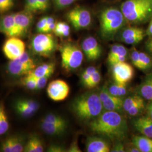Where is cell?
<instances>
[{
    "label": "cell",
    "mask_w": 152,
    "mask_h": 152,
    "mask_svg": "<svg viewBox=\"0 0 152 152\" xmlns=\"http://www.w3.org/2000/svg\"><path fill=\"white\" fill-rule=\"evenodd\" d=\"M112 74L115 82L127 84L133 78L134 70L132 65L124 61L112 65Z\"/></svg>",
    "instance_id": "cell-14"
},
{
    "label": "cell",
    "mask_w": 152,
    "mask_h": 152,
    "mask_svg": "<svg viewBox=\"0 0 152 152\" xmlns=\"http://www.w3.org/2000/svg\"><path fill=\"white\" fill-rule=\"evenodd\" d=\"M47 152H67L65 147L58 144H52L49 145Z\"/></svg>",
    "instance_id": "cell-41"
},
{
    "label": "cell",
    "mask_w": 152,
    "mask_h": 152,
    "mask_svg": "<svg viewBox=\"0 0 152 152\" xmlns=\"http://www.w3.org/2000/svg\"><path fill=\"white\" fill-rule=\"evenodd\" d=\"M15 27V13L5 15L0 18V32L7 37H14Z\"/></svg>",
    "instance_id": "cell-20"
},
{
    "label": "cell",
    "mask_w": 152,
    "mask_h": 152,
    "mask_svg": "<svg viewBox=\"0 0 152 152\" xmlns=\"http://www.w3.org/2000/svg\"><path fill=\"white\" fill-rule=\"evenodd\" d=\"M126 151L130 152H140L137 147H135L134 144L132 147H130Z\"/></svg>",
    "instance_id": "cell-50"
},
{
    "label": "cell",
    "mask_w": 152,
    "mask_h": 152,
    "mask_svg": "<svg viewBox=\"0 0 152 152\" xmlns=\"http://www.w3.org/2000/svg\"><path fill=\"white\" fill-rule=\"evenodd\" d=\"M121 10L128 22H145L152 15V0H126L121 5Z\"/></svg>",
    "instance_id": "cell-3"
},
{
    "label": "cell",
    "mask_w": 152,
    "mask_h": 152,
    "mask_svg": "<svg viewBox=\"0 0 152 152\" xmlns=\"http://www.w3.org/2000/svg\"><path fill=\"white\" fill-rule=\"evenodd\" d=\"M131 59L133 65L137 68H138L139 69L142 70L141 61L140 59L139 52L136 49H134L132 50V52L131 54Z\"/></svg>",
    "instance_id": "cell-35"
},
{
    "label": "cell",
    "mask_w": 152,
    "mask_h": 152,
    "mask_svg": "<svg viewBox=\"0 0 152 152\" xmlns=\"http://www.w3.org/2000/svg\"><path fill=\"white\" fill-rule=\"evenodd\" d=\"M127 55V50L125 46L118 45L115 44L113 45L110 50L108 56V61L111 60L112 59L114 58L117 56H126Z\"/></svg>",
    "instance_id": "cell-30"
},
{
    "label": "cell",
    "mask_w": 152,
    "mask_h": 152,
    "mask_svg": "<svg viewBox=\"0 0 152 152\" xmlns=\"http://www.w3.org/2000/svg\"><path fill=\"white\" fill-rule=\"evenodd\" d=\"M96 68L95 66H89L87 69H85L82 75V82L85 85V84L87 83V82L90 80L91 76H92V74L96 71Z\"/></svg>",
    "instance_id": "cell-39"
},
{
    "label": "cell",
    "mask_w": 152,
    "mask_h": 152,
    "mask_svg": "<svg viewBox=\"0 0 152 152\" xmlns=\"http://www.w3.org/2000/svg\"><path fill=\"white\" fill-rule=\"evenodd\" d=\"M125 146L121 141H117L114 147L110 149V152H125Z\"/></svg>",
    "instance_id": "cell-45"
},
{
    "label": "cell",
    "mask_w": 152,
    "mask_h": 152,
    "mask_svg": "<svg viewBox=\"0 0 152 152\" xmlns=\"http://www.w3.org/2000/svg\"><path fill=\"white\" fill-rule=\"evenodd\" d=\"M70 88L66 82L61 80H56L51 82L47 88V93L52 100L60 102L68 97Z\"/></svg>",
    "instance_id": "cell-13"
},
{
    "label": "cell",
    "mask_w": 152,
    "mask_h": 152,
    "mask_svg": "<svg viewBox=\"0 0 152 152\" xmlns=\"http://www.w3.org/2000/svg\"><path fill=\"white\" fill-rule=\"evenodd\" d=\"M55 69V64L54 63H46L36 66L30 73L36 78H39L44 76H51Z\"/></svg>",
    "instance_id": "cell-24"
},
{
    "label": "cell",
    "mask_w": 152,
    "mask_h": 152,
    "mask_svg": "<svg viewBox=\"0 0 152 152\" xmlns=\"http://www.w3.org/2000/svg\"><path fill=\"white\" fill-rule=\"evenodd\" d=\"M125 17L121 10L114 7H109L102 11L100 15V31L103 37L109 39L123 26Z\"/></svg>",
    "instance_id": "cell-4"
},
{
    "label": "cell",
    "mask_w": 152,
    "mask_h": 152,
    "mask_svg": "<svg viewBox=\"0 0 152 152\" xmlns=\"http://www.w3.org/2000/svg\"><path fill=\"white\" fill-rule=\"evenodd\" d=\"M132 144L140 152H152V138L147 136H134Z\"/></svg>",
    "instance_id": "cell-23"
},
{
    "label": "cell",
    "mask_w": 152,
    "mask_h": 152,
    "mask_svg": "<svg viewBox=\"0 0 152 152\" xmlns=\"http://www.w3.org/2000/svg\"><path fill=\"white\" fill-rule=\"evenodd\" d=\"M99 98L106 110L120 112L124 110L123 105L124 100L122 97L112 95L109 91L108 87L104 86L99 94Z\"/></svg>",
    "instance_id": "cell-12"
},
{
    "label": "cell",
    "mask_w": 152,
    "mask_h": 152,
    "mask_svg": "<svg viewBox=\"0 0 152 152\" xmlns=\"http://www.w3.org/2000/svg\"><path fill=\"white\" fill-rule=\"evenodd\" d=\"M82 49L89 61L97 60L102 54V49L96 38L88 37L82 44Z\"/></svg>",
    "instance_id": "cell-15"
},
{
    "label": "cell",
    "mask_w": 152,
    "mask_h": 152,
    "mask_svg": "<svg viewBox=\"0 0 152 152\" xmlns=\"http://www.w3.org/2000/svg\"><path fill=\"white\" fill-rule=\"evenodd\" d=\"M146 47L148 50L152 54V37L147 41Z\"/></svg>",
    "instance_id": "cell-48"
},
{
    "label": "cell",
    "mask_w": 152,
    "mask_h": 152,
    "mask_svg": "<svg viewBox=\"0 0 152 152\" xmlns=\"http://www.w3.org/2000/svg\"><path fill=\"white\" fill-rule=\"evenodd\" d=\"M33 22V13L24 10L15 13L14 37H24L27 35Z\"/></svg>",
    "instance_id": "cell-10"
},
{
    "label": "cell",
    "mask_w": 152,
    "mask_h": 152,
    "mask_svg": "<svg viewBox=\"0 0 152 152\" xmlns=\"http://www.w3.org/2000/svg\"><path fill=\"white\" fill-rule=\"evenodd\" d=\"M140 95L144 99L152 100V74L147 76L139 88Z\"/></svg>",
    "instance_id": "cell-25"
},
{
    "label": "cell",
    "mask_w": 152,
    "mask_h": 152,
    "mask_svg": "<svg viewBox=\"0 0 152 152\" xmlns=\"http://www.w3.org/2000/svg\"><path fill=\"white\" fill-rule=\"evenodd\" d=\"M148 115L152 119V100L150 101L149 103L148 104L147 107Z\"/></svg>",
    "instance_id": "cell-47"
},
{
    "label": "cell",
    "mask_w": 152,
    "mask_h": 152,
    "mask_svg": "<svg viewBox=\"0 0 152 152\" xmlns=\"http://www.w3.org/2000/svg\"><path fill=\"white\" fill-rule=\"evenodd\" d=\"M14 5V0H0V13L9 11Z\"/></svg>",
    "instance_id": "cell-38"
},
{
    "label": "cell",
    "mask_w": 152,
    "mask_h": 152,
    "mask_svg": "<svg viewBox=\"0 0 152 152\" xmlns=\"http://www.w3.org/2000/svg\"><path fill=\"white\" fill-rule=\"evenodd\" d=\"M145 36V31L140 28L129 27L123 31L121 38L126 44L135 45L141 42Z\"/></svg>",
    "instance_id": "cell-16"
},
{
    "label": "cell",
    "mask_w": 152,
    "mask_h": 152,
    "mask_svg": "<svg viewBox=\"0 0 152 152\" xmlns=\"http://www.w3.org/2000/svg\"><path fill=\"white\" fill-rule=\"evenodd\" d=\"M2 51L8 59L15 60L26 51V45L19 37H10L3 45Z\"/></svg>",
    "instance_id": "cell-11"
},
{
    "label": "cell",
    "mask_w": 152,
    "mask_h": 152,
    "mask_svg": "<svg viewBox=\"0 0 152 152\" xmlns=\"http://www.w3.org/2000/svg\"><path fill=\"white\" fill-rule=\"evenodd\" d=\"M139 55L142 68V71H146L151 68L152 67L151 58L147 54L143 52H139Z\"/></svg>",
    "instance_id": "cell-34"
},
{
    "label": "cell",
    "mask_w": 152,
    "mask_h": 152,
    "mask_svg": "<svg viewBox=\"0 0 152 152\" xmlns=\"http://www.w3.org/2000/svg\"><path fill=\"white\" fill-rule=\"evenodd\" d=\"M146 33L149 36L152 37V19L151 21L150 22L148 27Z\"/></svg>",
    "instance_id": "cell-49"
},
{
    "label": "cell",
    "mask_w": 152,
    "mask_h": 152,
    "mask_svg": "<svg viewBox=\"0 0 152 152\" xmlns=\"http://www.w3.org/2000/svg\"><path fill=\"white\" fill-rule=\"evenodd\" d=\"M71 107L76 116L84 121L95 119L102 113L103 108L99 95L95 92H86L77 97Z\"/></svg>",
    "instance_id": "cell-2"
},
{
    "label": "cell",
    "mask_w": 152,
    "mask_h": 152,
    "mask_svg": "<svg viewBox=\"0 0 152 152\" xmlns=\"http://www.w3.org/2000/svg\"><path fill=\"white\" fill-rule=\"evenodd\" d=\"M48 16L41 18L36 24V31L38 33H45V29L47 26Z\"/></svg>",
    "instance_id": "cell-40"
},
{
    "label": "cell",
    "mask_w": 152,
    "mask_h": 152,
    "mask_svg": "<svg viewBox=\"0 0 152 152\" xmlns=\"http://www.w3.org/2000/svg\"><path fill=\"white\" fill-rule=\"evenodd\" d=\"M6 72L12 77H21L26 76L30 73L33 69L24 64L18 59L10 60L6 65Z\"/></svg>",
    "instance_id": "cell-18"
},
{
    "label": "cell",
    "mask_w": 152,
    "mask_h": 152,
    "mask_svg": "<svg viewBox=\"0 0 152 152\" xmlns=\"http://www.w3.org/2000/svg\"><path fill=\"white\" fill-rule=\"evenodd\" d=\"M101 81V75L99 71L96 70L91 76L90 80L85 84V86L88 88L96 87Z\"/></svg>",
    "instance_id": "cell-33"
},
{
    "label": "cell",
    "mask_w": 152,
    "mask_h": 152,
    "mask_svg": "<svg viewBox=\"0 0 152 152\" xmlns=\"http://www.w3.org/2000/svg\"><path fill=\"white\" fill-rule=\"evenodd\" d=\"M108 88L109 91L112 95L122 97L127 92V84L115 82L111 85Z\"/></svg>",
    "instance_id": "cell-29"
},
{
    "label": "cell",
    "mask_w": 152,
    "mask_h": 152,
    "mask_svg": "<svg viewBox=\"0 0 152 152\" xmlns=\"http://www.w3.org/2000/svg\"><path fill=\"white\" fill-rule=\"evenodd\" d=\"M61 66L67 72L79 68L83 60V53L77 45L71 43L63 45L60 49Z\"/></svg>",
    "instance_id": "cell-6"
},
{
    "label": "cell",
    "mask_w": 152,
    "mask_h": 152,
    "mask_svg": "<svg viewBox=\"0 0 152 152\" xmlns=\"http://www.w3.org/2000/svg\"><path fill=\"white\" fill-rule=\"evenodd\" d=\"M38 2L39 11H46L49 8L50 0H37Z\"/></svg>",
    "instance_id": "cell-44"
},
{
    "label": "cell",
    "mask_w": 152,
    "mask_h": 152,
    "mask_svg": "<svg viewBox=\"0 0 152 152\" xmlns=\"http://www.w3.org/2000/svg\"><path fill=\"white\" fill-rule=\"evenodd\" d=\"M145 103L144 101L141 102L140 103L137 104L135 106H134V107H132V108H131L129 111H127V113L130 115V116H136L139 114L141 113L145 109Z\"/></svg>",
    "instance_id": "cell-37"
},
{
    "label": "cell",
    "mask_w": 152,
    "mask_h": 152,
    "mask_svg": "<svg viewBox=\"0 0 152 152\" xmlns=\"http://www.w3.org/2000/svg\"><path fill=\"white\" fill-rule=\"evenodd\" d=\"M70 32V27L65 22L56 23V26L53 32L56 36L61 38L67 37L69 36Z\"/></svg>",
    "instance_id": "cell-28"
},
{
    "label": "cell",
    "mask_w": 152,
    "mask_h": 152,
    "mask_svg": "<svg viewBox=\"0 0 152 152\" xmlns=\"http://www.w3.org/2000/svg\"><path fill=\"white\" fill-rule=\"evenodd\" d=\"M68 20L77 30L88 27L91 23V15L87 9L76 7L66 14Z\"/></svg>",
    "instance_id": "cell-8"
},
{
    "label": "cell",
    "mask_w": 152,
    "mask_h": 152,
    "mask_svg": "<svg viewBox=\"0 0 152 152\" xmlns=\"http://www.w3.org/2000/svg\"><path fill=\"white\" fill-rule=\"evenodd\" d=\"M89 127L94 133L115 142L124 140L129 134L125 118L115 111L106 110L102 113L91 121Z\"/></svg>",
    "instance_id": "cell-1"
},
{
    "label": "cell",
    "mask_w": 152,
    "mask_h": 152,
    "mask_svg": "<svg viewBox=\"0 0 152 152\" xmlns=\"http://www.w3.org/2000/svg\"><path fill=\"white\" fill-rule=\"evenodd\" d=\"M37 79L30 73L24 76L22 80L23 85L29 90H36Z\"/></svg>",
    "instance_id": "cell-32"
},
{
    "label": "cell",
    "mask_w": 152,
    "mask_h": 152,
    "mask_svg": "<svg viewBox=\"0 0 152 152\" xmlns=\"http://www.w3.org/2000/svg\"><path fill=\"white\" fill-rule=\"evenodd\" d=\"M50 77L51 76H44L37 79L36 91L40 90L45 87L47 82L48 81V80Z\"/></svg>",
    "instance_id": "cell-43"
},
{
    "label": "cell",
    "mask_w": 152,
    "mask_h": 152,
    "mask_svg": "<svg viewBox=\"0 0 152 152\" xmlns=\"http://www.w3.org/2000/svg\"><path fill=\"white\" fill-rule=\"evenodd\" d=\"M40 129L44 133L51 136H60L65 133L68 125H56L46 122H40Z\"/></svg>",
    "instance_id": "cell-22"
},
{
    "label": "cell",
    "mask_w": 152,
    "mask_h": 152,
    "mask_svg": "<svg viewBox=\"0 0 152 152\" xmlns=\"http://www.w3.org/2000/svg\"><path fill=\"white\" fill-rule=\"evenodd\" d=\"M134 128L144 136L152 138V119L148 115L141 116L134 121Z\"/></svg>",
    "instance_id": "cell-19"
},
{
    "label": "cell",
    "mask_w": 152,
    "mask_h": 152,
    "mask_svg": "<svg viewBox=\"0 0 152 152\" xmlns=\"http://www.w3.org/2000/svg\"><path fill=\"white\" fill-rule=\"evenodd\" d=\"M44 151L43 142L37 134H32L28 136L24 152H42Z\"/></svg>",
    "instance_id": "cell-21"
},
{
    "label": "cell",
    "mask_w": 152,
    "mask_h": 152,
    "mask_svg": "<svg viewBox=\"0 0 152 152\" xmlns=\"http://www.w3.org/2000/svg\"><path fill=\"white\" fill-rule=\"evenodd\" d=\"M24 10L32 13L39 11L38 2L37 0H25Z\"/></svg>",
    "instance_id": "cell-36"
},
{
    "label": "cell",
    "mask_w": 152,
    "mask_h": 152,
    "mask_svg": "<svg viewBox=\"0 0 152 152\" xmlns=\"http://www.w3.org/2000/svg\"><path fill=\"white\" fill-rule=\"evenodd\" d=\"M10 129V122L3 103L0 102V136L5 134Z\"/></svg>",
    "instance_id": "cell-26"
},
{
    "label": "cell",
    "mask_w": 152,
    "mask_h": 152,
    "mask_svg": "<svg viewBox=\"0 0 152 152\" xmlns=\"http://www.w3.org/2000/svg\"><path fill=\"white\" fill-rule=\"evenodd\" d=\"M67 152H81V150L80 149V147L78 146V142L77 140H75L71 143V145L69 148L67 149Z\"/></svg>",
    "instance_id": "cell-46"
},
{
    "label": "cell",
    "mask_w": 152,
    "mask_h": 152,
    "mask_svg": "<svg viewBox=\"0 0 152 152\" xmlns=\"http://www.w3.org/2000/svg\"><path fill=\"white\" fill-rule=\"evenodd\" d=\"M28 137L24 134L18 133L6 137L0 143V152H24Z\"/></svg>",
    "instance_id": "cell-9"
},
{
    "label": "cell",
    "mask_w": 152,
    "mask_h": 152,
    "mask_svg": "<svg viewBox=\"0 0 152 152\" xmlns=\"http://www.w3.org/2000/svg\"><path fill=\"white\" fill-rule=\"evenodd\" d=\"M12 107L14 112L19 117L28 119L36 113L40 108V104L31 98H20L14 101Z\"/></svg>",
    "instance_id": "cell-7"
},
{
    "label": "cell",
    "mask_w": 152,
    "mask_h": 152,
    "mask_svg": "<svg viewBox=\"0 0 152 152\" xmlns=\"http://www.w3.org/2000/svg\"><path fill=\"white\" fill-rule=\"evenodd\" d=\"M75 1V0H54L55 5L58 9H63L71 5Z\"/></svg>",
    "instance_id": "cell-42"
},
{
    "label": "cell",
    "mask_w": 152,
    "mask_h": 152,
    "mask_svg": "<svg viewBox=\"0 0 152 152\" xmlns=\"http://www.w3.org/2000/svg\"><path fill=\"white\" fill-rule=\"evenodd\" d=\"M41 122L56 125H68V122L64 118L59 114L53 113H50L45 115L42 118Z\"/></svg>",
    "instance_id": "cell-27"
},
{
    "label": "cell",
    "mask_w": 152,
    "mask_h": 152,
    "mask_svg": "<svg viewBox=\"0 0 152 152\" xmlns=\"http://www.w3.org/2000/svg\"><path fill=\"white\" fill-rule=\"evenodd\" d=\"M56 46L54 37L49 33H39L33 36L29 44L33 54L45 58L53 54Z\"/></svg>",
    "instance_id": "cell-5"
},
{
    "label": "cell",
    "mask_w": 152,
    "mask_h": 152,
    "mask_svg": "<svg viewBox=\"0 0 152 152\" xmlns=\"http://www.w3.org/2000/svg\"><path fill=\"white\" fill-rule=\"evenodd\" d=\"M144 101V99L140 95H134L129 96L124 100L123 105L124 110L127 112L131 108Z\"/></svg>",
    "instance_id": "cell-31"
},
{
    "label": "cell",
    "mask_w": 152,
    "mask_h": 152,
    "mask_svg": "<svg viewBox=\"0 0 152 152\" xmlns=\"http://www.w3.org/2000/svg\"><path fill=\"white\" fill-rule=\"evenodd\" d=\"M86 149L88 152H110L108 142L102 137L90 136L86 141Z\"/></svg>",
    "instance_id": "cell-17"
}]
</instances>
